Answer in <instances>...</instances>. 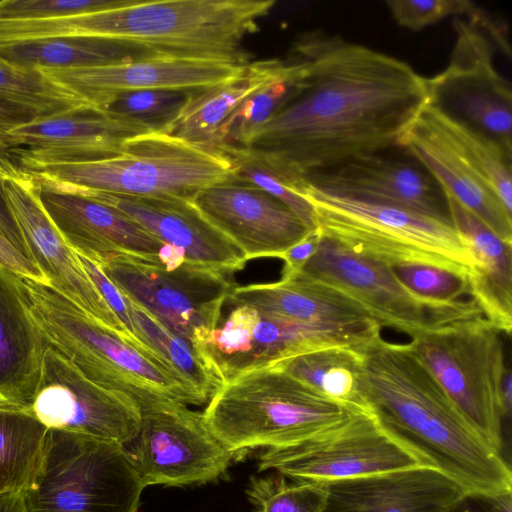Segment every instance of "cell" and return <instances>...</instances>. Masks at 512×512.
Masks as SVG:
<instances>
[{"label":"cell","mask_w":512,"mask_h":512,"mask_svg":"<svg viewBox=\"0 0 512 512\" xmlns=\"http://www.w3.org/2000/svg\"><path fill=\"white\" fill-rule=\"evenodd\" d=\"M189 202L242 250L247 261L279 258L312 230L284 203L234 178L199 190Z\"/></svg>","instance_id":"ac0fdd59"},{"label":"cell","mask_w":512,"mask_h":512,"mask_svg":"<svg viewBox=\"0 0 512 512\" xmlns=\"http://www.w3.org/2000/svg\"><path fill=\"white\" fill-rule=\"evenodd\" d=\"M0 512H28L24 493L0 494Z\"/></svg>","instance_id":"c3c4849f"},{"label":"cell","mask_w":512,"mask_h":512,"mask_svg":"<svg viewBox=\"0 0 512 512\" xmlns=\"http://www.w3.org/2000/svg\"><path fill=\"white\" fill-rule=\"evenodd\" d=\"M17 169L85 194L187 201L201 189L233 179L234 171L221 149L195 145L160 130L128 139L110 158Z\"/></svg>","instance_id":"5b68a950"},{"label":"cell","mask_w":512,"mask_h":512,"mask_svg":"<svg viewBox=\"0 0 512 512\" xmlns=\"http://www.w3.org/2000/svg\"><path fill=\"white\" fill-rule=\"evenodd\" d=\"M322 237V233L318 228L312 229L299 242L291 246L279 257L284 262L281 280L290 279L302 270L316 253Z\"/></svg>","instance_id":"7bdbcfd3"},{"label":"cell","mask_w":512,"mask_h":512,"mask_svg":"<svg viewBox=\"0 0 512 512\" xmlns=\"http://www.w3.org/2000/svg\"><path fill=\"white\" fill-rule=\"evenodd\" d=\"M400 148L478 217L499 238L512 243L510 216L462 145L448 129L441 109L429 103L403 137Z\"/></svg>","instance_id":"44dd1931"},{"label":"cell","mask_w":512,"mask_h":512,"mask_svg":"<svg viewBox=\"0 0 512 512\" xmlns=\"http://www.w3.org/2000/svg\"><path fill=\"white\" fill-rule=\"evenodd\" d=\"M449 218L476 268L469 276L470 296L501 333L512 330V243L499 238L449 192L441 190Z\"/></svg>","instance_id":"484cf974"},{"label":"cell","mask_w":512,"mask_h":512,"mask_svg":"<svg viewBox=\"0 0 512 512\" xmlns=\"http://www.w3.org/2000/svg\"><path fill=\"white\" fill-rule=\"evenodd\" d=\"M456 38L447 66L428 79L431 104L491 136L512 155L511 84L494 64L490 37L500 28L480 8L455 17Z\"/></svg>","instance_id":"8fae6325"},{"label":"cell","mask_w":512,"mask_h":512,"mask_svg":"<svg viewBox=\"0 0 512 512\" xmlns=\"http://www.w3.org/2000/svg\"><path fill=\"white\" fill-rule=\"evenodd\" d=\"M124 297L139 339L198 398L201 405L207 403L223 384L221 378L190 342L130 298Z\"/></svg>","instance_id":"f546056e"},{"label":"cell","mask_w":512,"mask_h":512,"mask_svg":"<svg viewBox=\"0 0 512 512\" xmlns=\"http://www.w3.org/2000/svg\"><path fill=\"white\" fill-rule=\"evenodd\" d=\"M93 262L125 296L190 342L200 354L234 288L231 274L190 262L171 270L129 255Z\"/></svg>","instance_id":"30bf717a"},{"label":"cell","mask_w":512,"mask_h":512,"mask_svg":"<svg viewBox=\"0 0 512 512\" xmlns=\"http://www.w3.org/2000/svg\"><path fill=\"white\" fill-rule=\"evenodd\" d=\"M144 487L123 445L49 429L28 512H137Z\"/></svg>","instance_id":"ba28073f"},{"label":"cell","mask_w":512,"mask_h":512,"mask_svg":"<svg viewBox=\"0 0 512 512\" xmlns=\"http://www.w3.org/2000/svg\"><path fill=\"white\" fill-rule=\"evenodd\" d=\"M44 116L36 109L0 97V156L12 150L9 133Z\"/></svg>","instance_id":"b9f144b4"},{"label":"cell","mask_w":512,"mask_h":512,"mask_svg":"<svg viewBox=\"0 0 512 512\" xmlns=\"http://www.w3.org/2000/svg\"><path fill=\"white\" fill-rule=\"evenodd\" d=\"M286 59L297 69L291 90L243 148L297 187L400 147L431 103L428 79L409 63L321 28L299 33Z\"/></svg>","instance_id":"6da1fadb"},{"label":"cell","mask_w":512,"mask_h":512,"mask_svg":"<svg viewBox=\"0 0 512 512\" xmlns=\"http://www.w3.org/2000/svg\"><path fill=\"white\" fill-rule=\"evenodd\" d=\"M283 70L253 92L232 114L221 130L219 146L243 147L274 115L289 94L296 66L286 58Z\"/></svg>","instance_id":"836d02e7"},{"label":"cell","mask_w":512,"mask_h":512,"mask_svg":"<svg viewBox=\"0 0 512 512\" xmlns=\"http://www.w3.org/2000/svg\"><path fill=\"white\" fill-rule=\"evenodd\" d=\"M85 195L118 209L163 243L180 248L187 262L233 274L247 261L242 250L187 200Z\"/></svg>","instance_id":"cb8c5ba5"},{"label":"cell","mask_w":512,"mask_h":512,"mask_svg":"<svg viewBox=\"0 0 512 512\" xmlns=\"http://www.w3.org/2000/svg\"><path fill=\"white\" fill-rule=\"evenodd\" d=\"M388 267L410 292L430 304L457 306L467 301L464 296H470L467 275L422 263H403Z\"/></svg>","instance_id":"8d00e7d4"},{"label":"cell","mask_w":512,"mask_h":512,"mask_svg":"<svg viewBox=\"0 0 512 512\" xmlns=\"http://www.w3.org/2000/svg\"><path fill=\"white\" fill-rule=\"evenodd\" d=\"M246 496L254 512H324V484L299 482L279 473L252 476Z\"/></svg>","instance_id":"d590c367"},{"label":"cell","mask_w":512,"mask_h":512,"mask_svg":"<svg viewBox=\"0 0 512 512\" xmlns=\"http://www.w3.org/2000/svg\"><path fill=\"white\" fill-rule=\"evenodd\" d=\"M512 494L488 496L468 492L451 512H512Z\"/></svg>","instance_id":"f6af8a7d"},{"label":"cell","mask_w":512,"mask_h":512,"mask_svg":"<svg viewBox=\"0 0 512 512\" xmlns=\"http://www.w3.org/2000/svg\"><path fill=\"white\" fill-rule=\"evenodd\" d=\"M31 179L45 212L77 254L92 261L129 255L161 264L158 255L165 243L118 209L83 193Z\"/></svg>","instance_id":"ffe728a7"},{"label":"cell","mask_w":512,"mask_h":512,"mask_svg":"<svg viewBox=\"0 0 512 512\" xmlns=\"http://www.w3.org/2000/svg\"><path fill=\"white\" fill-rule=\"evenodd\" d=\"M359 349L327 347L284 358L269 366L291 375L330 399L369 409L359 391L362 362Z\"/></svg>","instance_id":"4dcf8cb0"},{"label":"cell","mask_w":512,"mask_h":512,"mask_svg":"<svg viewBox=\"0 0 512 512\" xmlns=\"http://www.w3.org/2000/svg\"><path fill=\"white\" fill-rule=\"evenodd\" d=\"M47 432L28 410L0 401V494L24 493L30 487Z\"/></svg>","instance_id":"1f68e13d"},{"label":"cell","mask_w":512,"mask_h":512,"mask_svg":"<svg viewBox=\"0 0 512 512\" xmlns=\"http://www.w3.org/2000/svg\"><path fill=\"white\" fill-rule=\"evenodd\" d=\"M155 131L140 121L90 105L39 118L9 133L17 168L80 163L117 155L125 142Z\"/></svg>","instance_id":"e0dca14e"},{"label":"cell","mask_w":512,"mask_h":512,"mask_svg":"<svg viewBox=\"0 0 512 512\" xmlns=\"http://www.w3.org/2000/svg\"><path fill=\"white\" fill-rule=\"evenodd\" d=\"M396 23L419 31L450 17H462L478 7L469 0H389L385 2Z\"/></svg>","instance_id":"ab89813d"},{"label":"cell","mask_w":512,"mask_h":512,"mask_svg":"<svg viewBox=\"0 0 512 512\" xmlns=\"http://www.w3.org/2000/svg\"><path fill=\"white\" fill-rule=\"evenodd\" d=\"M284 66V59L252 61L236 76L190 93L176 117L161 131L195 145L218 148L221 130L232 114Z\"/></svg>","instance_id":"83f0119b"},{"label":"cell","mask_w":512,"mask_h":512,"mask_svg":"<svg viewBox=\"0 0 512 512\" xmlns=\"http://www.w3.org/2000/svg\"><path fill=\"white\" fill-rule=\"evenodd\" d=\"M365 410L369 409L330 399L267 365L225 381L202 413L215 437L237 453L309 440Z\"/></svg>","instance_id":"277c9868"},{"label":"cell","mask_w":512,"mask_h":512,"mask_svg":"<svg viewBox=\"0 0 512 512\" xmlns=\"http://www.w3.org/2000/svg\"><path fill=\"white\" fill-rule=\"evenodd\" d=\"M189 95L173 90L132 91L118 95L105 110L161 131L176 117Z\"/></svg>","instance_id":"74e56055"},{"label":"cell","mask_w":512,"mask_h":512,"mask_svg":"<svg viewBox=\"0 0 512 512\" xmlns=\"http://www.w3.org/2000/svg\"><path fill=\"white\" fill-rule=\"evenodd\" d=\"M422 465L430 466L389 435L370 410L309 440L265 449L258 460L261 472L318 484Z\"/></svg>","instance_id":"5bb4252c"},{"label":"cell","mask_w":512,"mask_h":512,"mask_svg":"<svg viewBox=\"0 0 512 512\" xmlns=\"http://www.w3.org/2000/svg\"><path fill=\"white\" fill-rule=\"evenodd\" d=\"M442 112L448 129L462 145L505 211L512 216V155L491 136Z\"/></svg>","instance_id":"e575fe53"},{"label":"cell","mask_w":512,"mask_h":512,"mask_svg":"<svg viewBox=\"0 0 512 512\" xmlns=\"http://www.w3.org/2000/svg\"><path fill=\"white\" fill-rule=\"evenodd\" d=\"M359 391L381 427L469 492L512 494V472L465 420L410 344L381 335L359 349Z\"/></svg>","instance_id":"7a4b0ae2"},{"label":"cell","mask_w":512,"mask_h":512,"mask_svg":"<svg viewBox=\"0 0 512 512\" xmlns=\"http://www.w3.org/2000/svg\"><path fill=\"white\" fill-rule=\"evenodd\" d=\"M134 0H3L0 20L36 21L106 11L129 5Z\"/></svg>","instance_id":"f35d334b"},{"label":"cell","mask_w":512,"mask_h":512,"mask_svg":"<svg viewBox=\"0 0 512 512\" xmlns=\"http://www.w3.org/2000/svg\"><path fill=\"white\" fill-rule=\"evenodd\" d=\"M316 228L353 252L387 266L422 263L470 276L476 260L450 219L322 191L305 183Z\"/></svg>","instance_id":"52a82bcc"},{"label":"cell","mask_w":512,"mask_h":512,"mask_svg":"<svg viewBox=\"0 0 512 512\" xmlns=\"http://www.w3.org/2000/svg\"><path fill=\"white\" fill-rule=\"evenodd\" d=\"M501 334L478 315L430 329L409 343L465 420L499 454V391L506 369Z\"/></svg>","instance_id":"9c48e42d"},{"label":"cell","mask_w":512,"mask_h":512,"mask_svg":"<svg viewBox=\"0 0 512 512\" xmlns=\"http://www.w3.org/2000/svg\"><path fill=\"white\" fill-rule=\"evenodd\" d=\"M297 275L337 289L381 327L393 328L411 339L435 327L483 315L473 299L451 307L430 304L410 292L386 264L324 236Z\"/></svg>","instance_id":"4fadbf2b"},{"label":"cell","mask_w":512,"mask_h":512,"mask_svg":"<svg viewBox=\"0 0 512 512\" xmlns=\"http://www.w3.org/2000/svg\"><path fill=\"white\" fill-rule=\"evenodd\" d=\"M49 344L24 292L22 278L0 265V401L28 409Z\"/></svg>","instance_id":"d4e9b609"},{"label":"cell","mask_w":512,"mask_h":512,"mask_svg":"<svg viewBox=\"0 0 512 512\" xmlns=\"http://www.w3.org/2000/svg\"><path fill=\"white\" fill-rule=\"evenodd\" d=\"M324 485V512H451L469 492L449 475L426 465Z\"/></svg>","instance_id":"7402d4cb"},{"label":"cell","mask_w":512,"mask_h":512,"mask_svg":"<svg viewBox=\"0 0 512 512\" xmlns=\"http://www.w3.org/2000/svg\"><path fill=\"white\" fill-rule=\"evenodd\" d=\"M0 97L34 108L44 117L89 105L53 82L41 69L14 65L2 57Z\"/></svg>","instance_id":"d6a6232c"},{"label":"cell","mask_w":512,"mask_h":512,"mask_svg":"<svg viewBox=\"0 0 512 512\" xmlns=\"http://www.w3.org/2000/svg\"><path fill=\"white\" fill-rule=\"evenodd\" d=\"M499 399L502 417H510L512 407V376L510 369L507 367L502 377Z\"/></svg>","instance_id":"7dc6e473"},{"label":"cell","mask_w":512,"mask_h":512,"mask_svg":"<svg viewBox=\"0 0 512 512\" xmlns=\"http://www.w3.org/2000/svg\"><path fill=\"white\" fill-rule=\"evenodd\" d=\"M245 66L152 56L107 66L39 69L89 105L105 110L123 93L140 90L198 92L236 76Z\"/></svg>","instance_id":"d6986e66"},{"label":"cell","mask_w":512,"mask_h":512,"mask_svg":"<svg viewBox=\"0 0 512 512\" xmlns=\"http://www.w3.org/2000/svg\"><path fill=\"white\" fill-rule=\"evenodd\" d=\"M275 0H134L106 11L23 21L24 40L101 37L141 47L155 56L245 66V38L259 30Z\"/></svg>","instance_id":"3957f363"},{"label":"cell","mask_w":512,"mask_h":512,"mask_svg":"<svg viewBox=\"0 0 512 512\" xmlns=\"http://www.w3.org/2000/svg\"><path fill=\"white\" fill-rule=\"evenodd\" d=\"M0 265L21 278H27L47 285V281L38 267L23 256L10 242L0 234Z\"/></svg>","instance_id":"ee69618b"},{"label":"cell","mask_w":512,"mask_h":512,"mask_svg":"<svg viewBox=\"0 0 512 512\" xmlns=\"http://www.w3.org/2000/svg\"><path fill=\"white\" fill-rule=\"evenodd\" d=\"M228 300L301 323L348 325L375 321L337 289L301 275L273 283L234 286Z\"/></svg>","instance_id":"4316f807"},{"label":"cell","mask_w":512,"mask_h":512,"mask_svg":"<svg viewBox=\"0 0 512 512\" xmlns=\"http://www.w3.org/2000/svg\"><path fill=\"white\" fill-rule=\"evenodd\" d=\"M305 183L337 195L450 219L444 196L435 180L424 169L385 152L354 158L311 175Z\"/></svg>","instance_id":"603a6c76"},{"label":"cell","mask_w":512,"mask_h":512,"mask_svg":"<svg viewBox=\"0 0 512 512\" xmlns=\"http://www.w3.org/2000/svg\"><path fill=\"white\" fill-rule=\"evenodd\" d=\"M152 56L136 45L101 37L67 36L0 45V57L28 68L98 67Z\"/></svg>","instance_id":"f1b7e54d"},{"label":"cell","mask_w":512,"mask_h":512,"mask_svg":"<svg viewBox=\"0 0 512 512\" xmlns=\"http://www.w3.org/2000/svg\"><path fill=\"white\" fill-rule=\"evenodd\" d=\"M48 430L125 445L140 427L141 409L128 394L85 377L57 350L45 352L40 381L27 409Z\"/></svg>","instance_id":"9a60e30c"},{"label":"cell","mask_w":512,"mask_h":512,"mask_svg":"<svg viewBox=\"0 0 512 512\" xmlns=\"http://www.w3.org/2000/svg\"><path fill=\"white\" fill-rule=\"evenodd\" d=\"M140 409L139 430L123 448L144 488L201 485L226 473L236 453L210 431L202 412L172 400Z\"/></svg>","instance_id":"7c38bea8"},{"label":"cell","mask_w":512,"mask_h":512,"mask_svg":"<svg viewBox=\"0 0 512 512\" xmlns=\"http://www.w3.org/2000/svg\"><path fill=\"white\" fill-rule=\"evenodd\" d=\"M22 282L49 346L89 380L128 394L140 408L170 400L201 405L164 364L93 320L49 285L27 278Z\"/></svg>","instance_id":"8992f818"},{"label":"cell","mask_w":512,"mask_h":512,"mask_svg":"<svg viewBox=\"0 0 512 512\" xmlns=\"http://www.w3.org/2000/svg\"><path fill=\"white\" fill-rule=\"evenodd\" d=\"M0 234L31 261L24 238L8 203L0 170ZM32 262V261H31Z\"/></svg>","instance_id":"bcb514c9"},{"label":"cell","mask_w":512,"mask_h":512,"mask_svg":"<svg viewBox=\"0 0 512 512\" xmlns=\"http://www.w3.org/2000/svg\"><path fill=\"white\" fill-rule=\"evenodd\" d=\"M78 256L86 273L111 311L117 317L129 343L146 356L164 364L137 336L126 299L122 292L113 284V282L104 274L95 262L79 254Z\"/></svg>","instance_id":"60d3db41"},{"label":"cell","mask_w":512,"mask_h":512,"mask_svg":"<svg viewBox=\"0 0 512 512\" xmlns=\"http://www.w3.org/2000/svg\"><path fill=\"white\" fill-rule=\"evenodd\" d=\"M0 170L8 203L31 261L41 271L47 285L93 320L128 341L117 317L86 273L78 254L45 212L32 179L3 156H0Z\"/></svg>","instance_id":"2e32d148"}]
</instances>
